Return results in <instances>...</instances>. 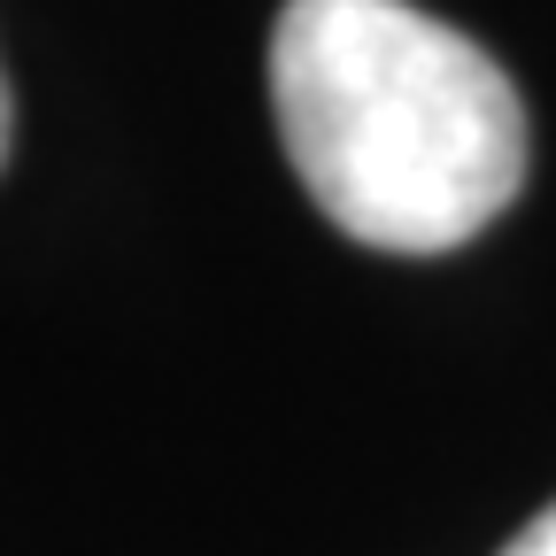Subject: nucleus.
Here are the masks:
<instances>
[{
  "label": "nucleus",
  "instance_id": "nucleus-1",
  "mask_svg": "<svg viewBox=\"0 0 556 556\" xmlns=\"http://www.w3.org/2000/svg\"><path fill=\"white\" fill-rule=\"evenodd\" d=\"M270 109L325 225L387 255L479 240L533 163L503 62L409 0H287Z\"/></svg>",
  "mask_w": 556,
  "mask_h": 556
},
{
  "label": "nucleus",
  "instance_id": "nucleus-2",
  "mask_svg": "<svg viewBox=\"0 0 556 556\" xmlns=\"http://www.w3.org/2000/svg\"><path fill=\"white\" fill-rule=\"evenodd\" d=\"M503 556H556V503H548V510H541V518H533V526H526Z\"/></svg>",
  "mask_w": 556,
  "mask_h": 556
},
{
  "label": "nucleus",
  "instance_id": "nucleus-3",
  "mask_svg": "<svg viewBox=\"0 0 556 556\" xmlns=\"http://www.w3.org/2000/svg\"><path fill=\"white\" fill-rule=\"evenodd\" d=\"M0 163H9V78H0Z\"/></svg>",
  "mask_w": 556,
  "mask_h": 556
}]
</instances>
